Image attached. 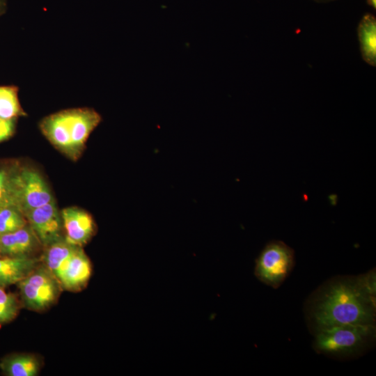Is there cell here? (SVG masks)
Masks as SVG:
<instances>
[{"label": "cell", "mask_w": 376, "mask_h": 376, "mask_svg": "<svg viewBox=\"0 0 376 376\" xmlns=\"http://www.w3.org/2000/svg\"><path fill=\"white\" fill-rule=\"evenodd\" d=\"M304 314L311 333L343 324H375V269L336 276L307 299Z\"/></svg>", "instance_id": "1"}, {"label": "cell", "mask_w": 376, "mask_h": 376, "mask_svg": "<svg viewBox=\"0 0 376 376\" xmlns=\"http://www.w3.org/2000/svg\"><path fill=\"white\" fill-rule=\"evenodd\" d=\"M102 120L94 109L77 108L62 110L44 118L40 128L43 135L59 151L76 160L86 142Z\"/></svg>", "instance_id": "2"}, {"label": "cell", "mask_w": 376, "mask_h": 376, "mask_svg": "<svg viewBox=\"0 0 376 376\" xmlns=\"http://www.w3.org/2000/svg\"><path fill=\"white\" fill-rule=\"evenodd\" d=\"M313 348L318 353L338 359L363 354L375 341V324H343L321 330L314 335Z\"/></svg>", "instance_id": "3"}, {"label": "cell", "mask_w": 376, "mask_h": 376, "mask_svg": "<svg viewBox=\"0 0 376 376\" xmlns=\"http://www.w3.org/2000/svg\"><path fill=\"white\" fill-rule=\"evenodd\" d=\"M22 301L29 310L44 311L52 306L63 290L56 277L42 263L18 283Z\"/></svg>", "instance_id": "4"}, {"label": "cell", "mask_w": 376, "mask_h": 376, "mask_svg": "<svg viewBox=\"0 0 376 376\" xmlns=\"http://www.w3.org/2000/svg\"><path fill=\"white\" fill-rule=\"evenodd\" d=\"M295 251L280 240L268 242L256 260V278L273 288H278L295 266Z\"/></svg>", "instance_id": "5"}, {"label": "cell", "mask_w": 376, "mask_h": 376, "mask_svg": "<svg viewBox=\"0 0 376 376\" xmlns=\"http://www.w3.org/2000/svg\"><path fill=\"white\" fill-rule=\"evenodd\" d=\"M15 206L24 214L54 201L42 175L29 167L17 166L14 174Z\"/></svg>", "instance_id": "6"}, {"label": "cell", "mask_w": 376, "mask_h": 376, "mask_svg": "<svg viewBox=\"0 0 376 376\" xmlns=\"http://www.w3.org/2000/svg\"><path fill=\"white\" fill-rule=\"evenodd\" d=\"M24 216L44 248L64 237L61 215L54 200L26 212Z\"/></svg>", "instance_id": "7"}, {"label": "cell", "mask_w": 376, "mask_h": 376, "mask_svg": "<svg viewBox=\"0 0 376 376\" xmlns=\"http://www.w3.org/2000/svg\"><path fill=\"white\" fill-rule=\"evenodd\" d=\"M64 238L68 243L82 246L88 242L95 233V224L92 216L86 211L70 207L61 212Z\"/></svg>", "instance_id": "8"}, {"label": "cell", "mask_w": 376, "mask_h": 376, "mask_svg": "<svg viewBox=\"0 0 376 376\" xmlns=\"http://www.w3.org/2000/svg\"><path fill=\"white\" fill-rule=\"evenodd\" d=\"M42 246L35 233L27 224L22 228L0 235V256L10 257H35Z\"/></svg>", "instance_id": "9"}, {"label": "cell", "mask_w": 376, "mask_h": 376, "mask_svg": "<svg viewBox=\"0 0 376 376\" xmlns=\"http://www.w3.org/2000/svg\"><path fill=\"white\" fill-rule=\"evenodd\" d=\"M92 274L90 259L81 246H77L60 280L64 290L72 292L81 290Z\"/></svg>", "instance_id": "10"}, {"label": "cell", "mask_w": 376, "mask_h": 376, "mask_svg": "<svg viewBox=\"0 0 376 376\" xmlns=\"http://www.w3.org/2000/svg\"><path fill=\"white\" fill-rule=\"evenodd\" d=\"M40 262L36 257L0 256V285L6 287L18 283Z\"/></svg>", "instance_id": "11"}, {"label": "cell", "mask_w": 376, "mask_h": 376, "mask_svg": "<svg viewBox=\"0 0 376 376\" xmlns=\"http://www.w3.org/2000/svg\"><path fill=\"white\" fill-rule=\"evenodd\" d=\"M77 246L68 243L63 237L45 247L40 261L59 282Z\"/></svg>", "instance_id": "12"}, {"label": "cell", "mask_w": 376, "mask_h": 376, "mask_svg": "<svg viewBox=\"0 0 376 376\" xmlns=\"http://www.w3.org/2000/svg\"><path fill=\"white\" fill-rule=\"evenodd\" d=\"M357 34L362 58L369 65L376 63V19L371 13H366L360 20Z\"/></svg>", "instance_id": "13"}, {"label": "cell", "mask_w": 376, "mask_h": 376, "mask_svg": "<svg viewBox=\"0 0 376 376\" xmlns=\"http://www.w3.org/2000/svg\"><path fill=\"white\" fill-rule=\"evenodd\" d=\"M0 367L10 376H36L40 369V361L35 355L18 354L4 359Z\"/></svg>", "instance_id": "14"}, {"label": "cell", "mask_w": 376, "mask_h": 376, "mask_svg": "<svg viewBox=\"0 0 376 376\" xmlns=\"http://www.w3.org/2000/svg\"><path fill=\"white\" fill-rule=\"evenodd\" d=\"M18 88L14 86H0V118L15 119L24 116L18 99Z\"/></svg>", "instance_id": "15"}, {"label": "cell", "mask_w": 376, "mask_h": 376, "mask_svg": "<svg viewBox=\"0 0 376 376\" xmlns=\"http://www.w3.org/2000/svg\"><path fill=\"white\" fill-rule=\"evenodd\" d=\"M17 166H0V210L8 206H15L13 179Z\"/></svg>", "instance_id": "16"}, {"label": "cell", "mask_w": 376, "mask_h": 376, "mask_svg": "<svg viewBox=\"0 0 376 376\" xmlns=\"http://www.w3.org/2000/svg\"><path fill=\"white\" fill-rule=\"evenodd\" d=\"M27 224L25 216L16 206L0 210V235L14 232Z\"/></svg>", "instance_id": "17"}, {"label": "cell", "mask_w": 376, "mask_h": 376, "mask_svg": "<svg viewBox=\"0 0 376 376\" xmlns=\"http://www.w3.org/2000/svg\"><path fill=\"white\" fill-rule=\"evenodd\" d=\"M4 288L0 285V326L15 319L20 308L17 297Z\"/></svg>", "instance_id": "18"}, {"label": "cell", "mask_w": 376, "mask_h": 376, "mask_svg": "<svg viewBox=\"0 0 376 376\" xmlns=\"http://www.w3.org/2000/svg\"><path fill=\"white\" fill-rule=\"evenodd\" d=\"M15 129V119H3L0 118V143L12 136Z\"/></svg>", "instance_id": "19"}, {"label": "cell", "mask_w": 376, "mask_h": 376, "mask_svg": "<svg viewBox=\"0 0 376 376\" xmlns=\"http://www.w3.org/2000/svg\"><path fill=\"white\" fill-rule=\"evenodd\" d=\"M375 0H367V3L371 7L375 8Z\"/></svg>", "instance_id": "20"}, {"label": "cell", "mask_w": 376, "mask_h": 376, "mask_svg": "<svg viewBox=\"0 0 376 376\" xmlns=\"http://www.w3.org/2000/svg\"><path fill=\"white\" fill-rule=\"evenodd\" d=\"M314 1H318V2H327V1H334V0H314Z\"/></svg>", "instance_id": "21"}, {"label": "cell", "mask_w": 376, "mask_h": 376, "mask_svg": "<svg viewBox=\"0 0 376 376\" xmlns=\"http://www.w3.org/2000/svg\"><path fill=\"white\" fill-rule=\"evenodd\" d=\"M1 0H0V5H1Z\"/></svg>", "instance_id": "22"}]
</instances>
